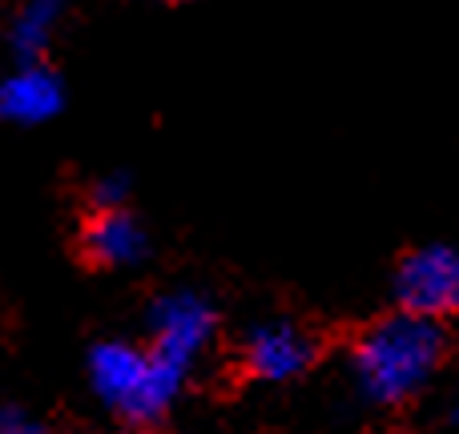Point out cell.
Here are the masks:
<instances>
[{"instance_id": "10", "label": "cell", "mask_w": 459, "mask_h": 434, "mask_svg": "<svg viewBox=\"0 0 459 434\" xmlns=\"http://www.w3.org/2000/svg\"><path fill=\"white\" fill-rule=\"evenodd\" d=\"M452 422H459V398H455V406H452Z\"/></svg>"}, {"instance_id": "9", "label": "cell", "mask_w": 459, "mask_h": 434, "mask_svg": "<svg viewBox=\"0 0 459 434\" xmlns=\"http://www.w3.org/2000/svg\"><path fill=\"white\" fill-rule=\"evenodd\" d=\"M37 422L29 419V414L13 411V406H0V430H32Z\"/></svg>"}, {"instance_id": "6", "label": "cell", "mask_w": 459, "mask_h": 434, "mask_svg": "<svg viewBox=\"0 0 459 434\" xmlns=\"http://www.w3.org/2000/svg\"><path fill=\"white\" fill-rule=\"evenodd\" d=\"M145 229L126 206H89L85 221L77 229V253L93 269H117L134 266L145 258Z\"/></svg>"}, {"instance_id": "1", "label": "cell", "mask_w": 459, "mask_h": 434, "mask_svg": "<svg viewBox=\"0 0 459 434\" xmlns=\"http://www.w3.org/2000/svg\"><path fill=\"white\" fill-rule=\"evenodd\" d=\"M447 350H452L447 322L395 306L351 338L347 366L355 395L379 411L415 403L444 370Z\"/></svg>"}, {"instance_id": "5", "label": "cell", "mask_w": 459, "mask_h": 434, "mask_svg": "<svg viewBox=\"0 0 459 434\" xmlns=\"http://www.w3.org/2000/svg\"><path fill=\"white\" fill-rule=\"evenodd\" d=\"M150 346L158 350L166 362L190 370V362L210 346L218 330V314L206 298L198 294H169L153 306L150 314Z\"/></svg>"}, {"instance_id": "4", "label": "cell", "mask_w": 459, "mask_h": 434, "mask_svg": "<svg viewBox=\"0 0 459 434\" xmlns=\"http://www.w3.org/2000/svg\"><path fill=\"white\" fill-rule=\"evenodd\" d=\"M318 338L290 318L258 322L242 338V374L254 382H290L318 362Z\"/></svg>"}, {"instance_id": "8", "label": "cell", "mask_w": 459, "mask_h": 434, "mask_svg": "<svg viewBox=\"0 0 459 434\" xmlns=\"http://www.w3.org/2000/svg\"><path fill=\"white\" fill-rule=\"evenodd\" d=\"M56 16H61V0H29L24 13H21V21H16V32H13L16 53L29 56V61H37V56L45 53L48 37H53Z\"/></svg>"}, {"instance_id": "2", "label": "cell", "mask_w": 459, "mask_h": 434, "mask_svg": "<svg viewBox=\"0 0 459 434\" xmlns=\"http://www.w3.org/2000/svg\"><path fill=\"white\" fill-rule=\"evenodd\" d=\"M89 379L93 390L126 427L150 430L169 414L186 370L158 354L153 346H129V342H101L89 354Z\"/></svg>"}, {"instance_id": "3", "label": "cell", "mask_w": 459, "mask_h": 434, "mask_svg": "<svg viewBox=\"0 0 459 434\" xmlns=\"http://www.w3.org/2000/svg\"><path fill=\"white\" fill-rule=\"evenodd\" d=\"M391 298L399 310L455 322L459 318V245L455 242H428L415 245L399 258L391 274Z\"/></svg>"}, {"instance_id": "7", "label": "cell", "mask_w": 459, "mask_h": 434, "mask_svg": "<svg viewBox=\"0 0 459 434\" xmlns=\"http://www.w3.org/2000/svg\"><path fill=\"white\" fill-rule=\"evenodd\" d=\"M61 81L37 61H29L21 72L0 85V117L4 121H45L61 109Z\"/></svg>"}, {"instance_id": "11", "label": "cell", "mask_w": 459, "mask_h": 434, "mask_svg": "<svg viewBox=\"0 0 459 434\" xmlns=\"http://www.w3.org/2000/svg\"><path fill=\"white\" fill-rule=\"evenodd\" d=\"M174 4H182V0H174Z\"/></svg>"}]
</instances>
